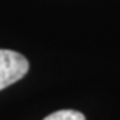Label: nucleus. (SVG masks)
<instances>
[{"mask_svg":"<svg viewBox=\"0 0 120 120\" xmlns=\"http://www.w3.org/2000/svg\"><path fill=\"white\" fill-rule=\"evenodd\" d=\"M44 120H85L84 114L75 110H59L46 116Z\"/></svg>","mask_w":120,"mask_h":120,"instance_id":"f03ea898","label":"nucleus"},{"mask_svg":"<svg viewBox=\"0 0 120 120\" xmlns=\"http://www.w3.org/2000/svg\"><path fill=\"white\" fill-rule=\"evenodd\" d=\"M29 71V62L22 54L0 49V90L23 78Z\"/></svg>","mask_w":120,"mask_h":120,"instance_id":"f257e3e1","label":"nucleus"}]
</instances>
